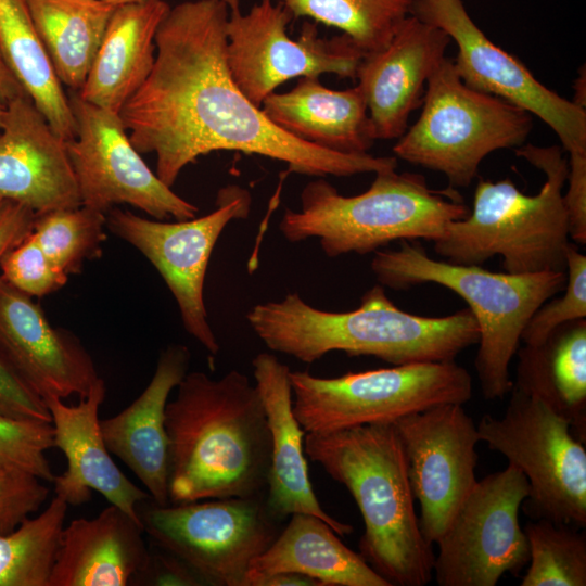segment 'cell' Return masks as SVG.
I'll return each mask as SVG.
<instances>
[{"label":"cell","mask_w":586,"mask_h":586,"mask_svg":"<svg viewBox=\"0 0 586 586\" xmlns=\"http://www.w3.org/2000/svg\"><path fill=\"white\" fill-rule=\"evenodd\" d=\"M227 20L225 0L170 7L155 35L153 68L119 112L136 150L155 154L165 184L171 188L186 166L217 151L262 155L317 178L396 169L395 156L327 150L271 123L230 74Z\"/></svg>","instance_id":"obj_1"},{"label":"cell","mask_w":586,"mask_h":586,"mask_svg":"<svg viewBox=\"0 0 586 586\" xmlns=\"http://www.w3.org/2000/svg\"><path fill=\"white\" fill-rule=\"evenodd\" d=\"M168 402L169 504L266 496L270 434L260 394L230 370L187 372Z\"/></svg>","instance_id":"obj_2"},{"label":"cell","mask_w":586,"mask_h":586,"mask_svg":"<svg viewBox=\"0 0 586 586\" xmlns=\"http://www.w3.org/2000/svg\"><path fill=\"white\" fill-rule=\"evenodd\" d=\"M245 318L271 352L305 364L334 351L394 366L453 361L480 339L470 308L444 317L413 315L398 308L379 283L365 292L353 310L319 309L293 292L254 305Z\"/></svg>","instance_id":"obj_3"},{"label":"cell","mask_w":586,"mask_h":586,"mask_svg":"<svg viewBox=\"0 0 586 586\" xmlns=\"http://www.w3.org/2000/svg\"><path fill=\"white\" fill-rule=\"evenodd\" d=\"M304 450L344 485L362 517L359 555L391 586H424L435 555L415 508L404 447L394 423L306 433Z\"/></svg>","instance_id":"obj_4"},{"label":"cell","mask_w":586,"mask_h":586,"mask_svg":"<svg viewBox=\"0 0 586 586\" xmlns=\"http://www.w3.org/2000/svg\"><path fill=\"white\" fill-rule=\"evenodd\" d=\"M517 155L542 170L545 182L535 195L522 193L510 179H480L469 214L449 222L434 241L444 260L482 265L501 257L505 272L566 270L569 219L563 202L569 162L559 145H521Z\"/></svg>","instance_id":"obj_5"},{"label":"cell","mask_w":586,"mask_h":586,"mask_svg":"<svg viewBox=\"0 0 586 586\" xmlns=\"http://www.w3.org/2000/svg\"><path fill=\"white\" fill-rule=\"evenodd\" d=\"M469 208L454 188L431 189L416 173H375L362 193L341 194L318 177L303 188L300 209L286 208L279 230L290 243L317 239L329 258L374 253L393 241H436Z\"/></svg>","instance_id":"obj_6"},{"label":"cell","mask_w":586,"mask_h":586,"mask_svg":"<svg viewBox=\"0 0 586 586\" xmlns=\"http://www.w3.org/2000/svg\"><path fill=\"white\" fill-rule=\"evenodd\" d=\"M370 268L384 288L435 283L467 302L480 330L474 367L483 396L489 400L511 391L509 365L525 326L566 283V271L492 272L480 265L433 259L419 242L407 240L396 250L375 251Z\"/></svg>","instance_id":"obj_7"},{"label":"cell","mask_w":586,"mask_h":586,"mask_svg":"<svg viewBox=\"0 0 586 586\" xmlns=\"http://www.w3.org/2000/svg\"><path fill=\"white\" fill-rule=\"evenodd\" d=\"M422 102L393 152L444 174L454 189L468 187L492 152L523 145L533 126L524 110L467 86L448 58L429 78Z\"/></svg>","instance_id":"obj_8"},{"label":"cell","mask_w":586,"mask_h":586,"mask_svg":"<svg viewBox=\"0 0 586 586\" xmlns=\"http://www.w3.org/2000/svg\"><path fill=\"white\" fill-rule=\"evenodd\" d=\"M293 411L305 433H330L442 404H466L472 378L453 361L399 365L335 378L290 371Z\"/></svg>","instance_id":"obj_9"},{"label":"cell","mask_w":586,"mask_h":586,"mask_svg":"<svg viewBox=\"0 0 586 586\" xmlns=\"http://www.w3.org/2000/svg\"><path fill=\"white\" fill-rule=\"evenodd\" d=\"M143 532L156 547L188 564L215 586H246L252 562L265 552L284 519L266 496L204 499L161 506L151 498L137 506Z\"/></svg>","instance_id":"obj_10"},{"label":"cell","mask_w":586,"mask_h":586,"mask_svg":"<svg viewBox=\"0 0 586 586\" xmlns=\"http://www.w3.org/2000/svg\"><path fill=\"white\" fill-rule=\"evenodd\" d=\"M500 418L484 415L481 442L504 455L528 483L521 508L532 520L586 526V449L568 420L539 399L512 386Z\"/></svg>","instance_id":"obj_11"},{"label":"cell","mask_w":586,"mask_h":586,"mask_svg":"<svg viewBox=\"0 0 586 586\" xmlns=\"http://www.w3.org/2000/svg\"><path fill=\"white\" fill-rule=\"evenodd\" d=\"M225 1L228 67L256 106L293 78L323 74L356 78L364 54L346 35L321 37L317 23L305 21L297 39H292L288 25L294 16L280 2L260 0L243 13L240 0Z\"/></svg>","instance_id":"obj_12"},{"label":"cell","mask_w":586,"mask_h":586,"mask_svg":"<svg viewBox=\"0 0 586 586\" xmlns=\"http://www.w3.org/2000/svg\"><path fill=\"white\" fill-rule=\"evenodd\" d=\"M215 204L207 215L175 222L148 219L117 207L106 213V228L155 267L177 303L184 330L212 355H217L220 346L204 301L208 262L228 224L249 217L252 196L246 189L228 184L218 191Z\"/></svg>","instance_id":"obj_13"},{"label":"cell","mask_w":586,"mask_h":586,"mask_svg":"<svg viewBox=\"0 0 586 586\" xmlns=\"http://www.w3.org/2000/svg\"><path fill=\"white\" fill-rule=\"evenodd\" d=\"M528 483L514 466L477 481L444 534L435 543L433 576L440 586H495L528 562L519 513Z\"/></svg>","instance_id":"obj_14"},{"label":"cell","mask_w":586,"mask_h":586,"mask_svg":"<svg viewBox=\"0 0 586 586\" xmlns=\"http://www.w3.org/2000/svg\"><path fill=\"white\" fill-rule=\"evenodd\" d=\"M76 136L65 141L81 205L107 213L129 204L157 220L193 218L199 207L175 193L146 165L119 113L68 90Z\"/></svg>","instance_id":"obj_15"},{"label":"cell","mask_w":586,"mask_h":586,"mask_svg":"<svg viewBox=\"0 0 586 586\" xmlns=\"http://www.w3.org/2000/svg\"><path fill=\"white\" fill-rule=\"evenodd\" d=\"M410 14L443 29L457 44L454 61L469 87L537 116L569 155H586V110L540 84L517 58L493 43L461 0H412Z\"/></svg>","instance_id":"obj_16"},{"label":"cell","mask_w":586,"mask_h":586,"mask_svg":"<svg viewBox=\"0 0 586 586\" xmlns=\"http://www.w3.org/2000/svg\"><path fill=\"white\" fill-rule=\"evenodd\" d=\"M424 538L435 544L477 480L476 424L461 404H442L394 422Z\"/></svg>","instance_id":"obj_17"},{"label":"cell","mask_w":586,"mask_h":586,"mask_svg":"<svg viewBox=\"0 0 586 586\" xmlns=\"http://www.w3.org/2000/svg\"><path fill=\"white\" fill-rule=\"evenodd\" d=\"M0 352L43 400L86 396L100 379L81 341L71 331L53 327L40 304L1 275Z\"/></svg>","instance_id":"obj_18"},{"label":"cell","mask_w":586,"mask_h":586,"mask_svg":"<svg viewBox=\"0 0 586 586\" xmlns=\"http://www.w3.org/2000/svg\"><path fill=\"white\" fill-rule=\"evenodd\" d=\"M450 41L443 29L410 14L385 48L364 55L355 79L365 95L375 140L405 133Z\"/></svg>","instance_id":"obj_19"},{"label":"cell","mask_w":586,"mask_h":586,"mask_svg":"<svg viewBox=\"0 0 586 586\" xmlns=\"http://www.w3.org/2000/svg\"><path fill=\"white\" fill-rule=\"evenodd\" d=\"M0 199L36 214L81 205L65 140L29 97L7 103L0 128Z\"/></svg>","instance_id":"obj_20"},{"label":"cell","mask_w":586,"mask_h":586,"mask_svg":"<svg viewBox=\"0 0 586 586\" xmlns=\"http://www.w3.org/2000/svg\"><path fill=\"white\" fill-rule=\"evenodd\" d=\"M105 393L104 380L100 378L77 405H66L58 397L44 399L52 418L54 447L67 461L66 470L52 482L54 494L68 506H80L95 491L140 522L137 506L151 497L126 477L105 445L99 417Z\"/></svg>","instance_id":"obj_21"},{"label":"cell","mask_w":586,"mask_h":586,"mask_svg":"<svg viewBox=\"0 0 586 586\" xmlns=\"http://www.w3.org/2000/svg\"><path fill=\"white\" fill-rule=\"evenodd\" d=\"M252 366L270 434L268 506L284 520L294 513L311 514L337 535L351 534L353 526L331 517L313 489L304 450L306 433L293 411L290 368L275 354L266 352L257 354Z\"/></svg>","instance_id":"obj_22"},{"label":"cell","mask_w":586,"mask_h":586,"mask_svg":"<svg viewBox=\"0 0 586 586\" xmlns=\"http://www.w3.org/2000/svg\"><path fill=\"white\" fill-rule=\"evenodd\" d=\"M190 358L187 346L167 345L142 393L117 415L100 420L110 454L129 468L151 499L161 506L169 504L166 405L171 391L187 374Z\"/></svg>","instance_id":"obj_23"},{"label":"cell","mask_w":586,"mask_h":586,"mask_svg":"<svg viewBox=\"0 0 586 586\" xmlns=\"http://www.w3.org/2000/svg\"><path fill=\"white\" fill-rule=\"evenodd\" d=\"M143 528L117 506L64 525L49 586H128L144 570Z\"/></svg>","instance_id":"obj_24"},{"label":"cell","mask_w":586,"mask_h":586,"mask_svg":"<svg viewBox=\"0 0 586 586\" xmlns=\"http://www.w3.org/2000/svg\"><path fill=\"white\" fill-rule=\"evenodd\" d=\"M260 109L283 131L327 150L368 153L375 141L358 85L333 90L318 76L301 77L291 90L270 93Z\"/></svg>","instance_id":"obj_25"},{"label":"cell","mask_w":586,"mask_h":586,"mask_svg":"<svg viewBox=\"0 0 586 586\" xmlns=\"http://www.w3.org/2000/svg\"><path fill=\"white\" fill-rule=\"evenodd\" d=\"M170 5L151 0L117 5L79 95L119 113L151 73L155 35Z\"/></svg>","instance_id":"obj_26"},{"label":"cell","mask_w":586,"mask_h":586,"mask_svg":"<svg viewBox=\"0 0 586 586\" xmlns=\"http://www.w3.org/2000/svg\"><path fill=\"white\" fill-rule=\"evenodd\" d=\"M283 572L313 577L321 586H391L324 521L306 513L292 514L270 547L252 562L246 586Z\"/></svg>","instance_id":"obj_27"},{"label":"cell","mask_w":586,"mask_h":586,"mask_svg":"<svg viewBox=\"0 0 586 586\" xmlns=\"http://www.w3.org/2000/svg\"><path fill=\"white\" fill-rule=\"evenodd\" d=\"M514 387L569 421L573 435L586 442V321L558 327L538 346L518 349Z\"/></svg>","instance_id":"obj_28"},{"label":"cell","mask_w":586,"mask_h":586,"mask_svg":"<svg viewBox=\"0 0 586 586\" xmlns=\"http://www.w3.org/2000/svg\"><path fill=\"white\" fill-rule=\"evenodd\" d=\"M0 58L65 141L76 136L67 92L59 80L29 12L27 0H0Z\"/></svg>","instance_id":"obj_29"},{"label":"cell","mask_w":586,"mask_h":586,"mask_svg":"<svg viewBox=\"0 0 586 586\" xmlns=\"http://www.w3.org/2000/svg\"><path fill=\"white\" fill-rule=\"evenodd\" d=\"M30 15L63 86L79 91L117 8L102 0H27Z\"/></svg>","instance_id":"obj_30"},{"label":"cell","mask_w":586,"mask_h":586,"mask_svg":"<svg viewBox=\"0 0 586 586\" xmlns=\"http://www.w3.org/2000/svg\"><path fill=\"white\" fill-rule=\"evenodd\" d=\"M67 508L54 495L37 517L0 535V586H49Z\"/></svg>","instance_id":"obj_31"},{"label":"cell","mask_w":586,"mask_h":586,"mask_svg":"<svg viewBox=\"0 0 586 586\" xmlns=\"http://www.w3.org/2000/svg\"><path fill=\"white\" fill-rule=\"evenodd\" d=\"M294 17H309L346 35L364 55L385 48L410 15L412 0H276Z\"/></svg>","instance_id":"obj_32"},{"label":"cell","mask_w":586,"mask_h":586,"mask_svg":"<svg viewBox=\"0 0 586 586\" xmlns=\"http://www.w3.org/2000/svg\"><path fill=\"white\" fill-rule=\"evenodd\" d=\"M579 530L547 519H531L523 528L528 568L520 585L585 586L586 535Z\"/></svg>","instance_id":"obj_33"},{"label":"cell","mask_w":586,"mask_h":586,"mask_svg":"<svg viewBox=\"0 0 586 586\" xmlns=\"http://www.w3.org/2000/svg\"><path fill=\"white\" fill-rule=\"evenodd\" d=\"M106 213L80 205L36 214L33 234L47 256L66 275L102 256Z\"/></svg>","instance_id":"obj_34"},{"label":"cell","mask_w":586,"mask_h":586,"mask_svg":"<svg viewBox=\"0 0 586 586\" xmlns=\"http://www.w3.org/2000/svg\"><path fill=\"white\" fill-rule=\"evenodd\" d=\"M50 422L0 413V466L30 473L52 483L55 475L46 453L54 447Z\"/></svg>","instance_id":"obj_35"},{"label":"cell","mask_w":586,"mask_h":586,"mask_svg":"<svg viewBox=\"0 0 586 586\" xmlns=\"http://www.w3.org/2000/svg\"><path fill=\"white\" fill-rule=\"evenodd\" d=\"M565 259V293L534 313L521 335L524 345L538 346L558 327L586 317V256L569 243Z\"/></svg>","instance_id":"obj_36"},{"label":"cell","mask_w":586,"mask_h":586,"mask_svg":"<svg viewBox=\"0 0 586 586\" xmlns=\"http://www.w3.org/2000/svg\"><path fill=\"white\" fill-rule=\"evenodd\" d=\"M1 277L31 297H42L63 288L68 275L44 253L33 231L0 259Z\"/></svg>","instance_id":"obj_37"},{"label":"cell","mask_w":586,"mask_h":586,"mask_svg":"<svg viewBox=\"0 0 586 586\" xmlns=\"http://www.w3.org/2000/svg\"><path fill=\"white\" fill-rule=\"evenodd\" d=\"M50 494L37 476L0 466V535L15 530L37 512Z\"/></svg>","instance_id":"obj_38"},{"label":"cell","mask_w":586,"mask_h":586,"mask_svg":"<svg viewBox=\"0 0 586 586\" xmlns=\"http://www.w3.org/2000/svg\"><path fill=\"white\" fill-rule=\"evenodd\" d=\"M0 413L17 419L52 422L44 400L23 381L1 352Z\"/></svg>","instance_id":"obj_39"},{"label":"cell","mask_w":586,"mask_h":586,"mask_svg":"<svg viewBox=\"0 0 586 586\" xmlns=\"http://www.w3.org/2000/svg\"><path fill=\"white\" fill-rule=\"evenodd\" d=\"M132 585L200 586L205 584L181 559L153 545L150 548L144 570L133 579Z\"/></svg>","instance_id":"obj_40"},{"label":"cell","mask_w":586,"mask_h":586,"mask_svg":"<svg viewBox=\"0 0 586 586\" xmlns=\"http://www.w3.org/2000/svg\"><path fill=\"white\" fill-rule=\"evenodd\" d=\"M568 190L563 202L569 219L570 238L586 243V155H569Z\"/></svg>","instance_id":"obj_41"},{"label":"cell","mask_w":586,"mask_h":586,"mask_svg":"<svg viewBox=\"0 0 586 586\" xmlns=\"http://www.w3.org/2000/svg\"><path fill=\"white\" fill-rule=\"evenodd\" d=\"M35 216L36 213L25 205L2 200L0 203V259L31 233Z\"/></svg>","instance_id":"obj_42"},{"label":"cell","mask_w":586,"mask_h":586,"mask_svg":"<svg viewBox=\"0 0 586 586\" xmlns=\"http://www.w3.org/2000/svg\"><path fill=\"white\" fill-rule=\"evenodd\" d=\"M256 586H321V584L303 574L283 572L260 579Z\"/></svg>","instance_id":"obj_43"},{"label":"cell","mask_w":586,"mask_h":586,"mask_svg":"<svg viewBox=\"0 0 586 586\" xmlns=\"http://www.w3.org/2000/svg\"><path fill=\"white\" fill-rule=\"evenodd\" d=\"M21 97H28V94L0 58V101L7 104Z\"/></svg>","instance_id":"obj_44"},{"label":"cell","mask_w":586,"mask_h":586,"mask_svg":"<svg viewBox=\"0 0 586 586\" xmlns=\"http://www.w3.org/2000/svg\"><path fill=\"white\" fill-rule=\"evenodd\" d=\"M585 66L583 67V73H579L578 77L575 79L573 84L574 89V98L573 102L583 107L586 109V79H585Z\"/></svg>","instance_id":"obj_45"},{"label":"cell","mask_w":586,"mask_h":586,"mask_svg":"<svg viewBox=\"0 0 586 586\" xmlns=\"http://www.w3.org/2000/svg\"><path fill=\"white\" fill-rule=\"evenodd\" d=\"M109 3H113L115 5L126 4V3H132V2H144V1H151V0H102Z\"/></svg>","instance_id":"obj_46"},{"label":"cell","mask_w":586,"mask_h":586,"mask_svg":"<svg viewBox=\"0 0 586 586\" xmlns=\"http://www.w3.org/2000/svg\"><path fill=\"white\" fill-rule=\"evenodd\" d=\"M7 104L0 101V128L3 123L4 114H5Z\"/></svg>","instance_id":"obj_47"},{"label":"cell","mask_w":586,"mask_h":586,"mask_svg":"<svg viewBox=\"0 0 586 586\" xmlns=\"http://www.w3.org/2000/svg\"><path fill=\"white\" fill-rule=\"evenodd\" d=\"M2 202V199H0V203Z\"/></svg>","instance_id":"obj_48"}]
</instances>
